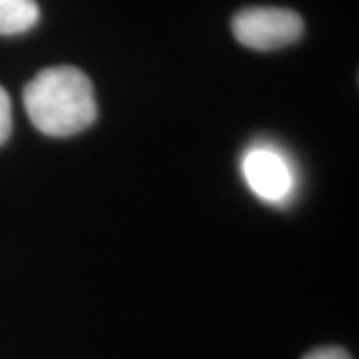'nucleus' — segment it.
Listing matches in <instances>:
<instances>
[{"label": "nucleus", "instance_id": "obj_1", "mask_svg": "<svg viewBox=\"0 0 359 359\" xmlns=\"http://www.w3.org/2000/svg\"><path fill=\"white\" fill-rule=\"evenodd\" d=\"M22 102L32 124L54 138L86 130L98 114L92 82L74 66L40 70L25 86Z\"/></svg>", "mask_w": 359, "mask_h": 359}, {"label": "nucleus", "instance_id": "obj_2", "mask_svg": "<svg viewBox=\"0 0 359 359\" xmlns=\"http://www.w3.org/2000/svg\"><path fill=\"white\" fill-rule=\"evenodd\" d=\"M233 36L240 44L254 50H276L304 34L302 16L290 8L254 6L236 13L231 20Z\"/></svg>", "mask_w": 359, "mask_h": 359}, {"label": "nucleus", "instance_id": "obj_3", "mask_svg": "<svg viewBox=\"0 0 359 359\" xmlns=\"http://www.w3.org/2000/svg\"><path fill=\"white\" fill-rule=\"evenodd\" d=\"M242 172L252 192L266 202H282L294 188V174L282 154L271 148H254L244 156Z\"/></svg>", "mask_w": 359, "mask_h": 359}, {"label": "nucleus", "instance_id": "obj_4", "mask_svg": "<svg viewBox=\"0 0 359 359\" xmlns=\"http://www.w3.org/2000/svg\"><path fill=\"white\" fill-rule=\"evenodd\" d=\"M40 20L36 0H0V36L28 32Z\"/></svg>", "mask_w": 359, "mask_h": 359}, {"label": "nucleus", "instance_id": "obj_5", "mask_svg": "<svg viewBox=\"0 0 359 359\" xmlns=\"http://www.w3.org/2000/svg\"><path fill=\"white\" fill-rule=\"evenodd\" d=\"M13 132V104L6 90L0 86V146L8 140Z\"/></svg>", "mask_w": 359, "mask_h": 359}, {"label": "nucleus", "instance_id": "obj_6", "mask_svg": "<svg viewBox=\"0 0 359 359\" xmlns=\"http://www.w3.org/2000/svg\"><path fill=\"white\" fill-rule=\"evenodd\" d=\"M304 359H351L349 353L341 347H318L313 351H309Z\"/></svg>", "mask_w": 359, "mask_h": 359}]
</instances>
